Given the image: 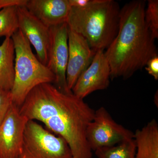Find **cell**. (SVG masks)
Returning <instances> with one entry per match:
<instances>
[{
	"instance_id": "1",
	"label": "cell",
	"mask_w": 158,
	"mask_h": 158,
	"mask_svg": "<svg viewBox=\"0 0 158 158\" xmlns=\"http://www.w3.org/2000/svg\"><path fill=\"white\" fill-rule=\"evenodd\" d=\"M29 120H37L68 143L73 158H92L86 138L87 127L95 110L83 99L65 93L51 83L36 86L19 108Z\"/></svg>"
},
{
	"instance_id": "2",
	"label": "cell",
	"mask_w": 158,
	"mask_h": 158,
	"mask_svg": "<svg viewBox=\"0 0 158 158\" xmlns=\"http://www.w3.org/2000/svg\"><path fill=\"white\" fill-rule=\"evenodd\" d=\"M146 2L135 0L120 9L118 33L105 52L111 79H127L158 56L153 37L144 21Z\"/></svg>"
},
{
	"instance_id": "3",
	"label": "cell",
	"mask_w": 158,
	"mask_h": 158,
	"mask_svg": "<svg viewBox=\"0 0 158 158\" xmlns=\"http://www.w3.org/2000/svg\"><path fill=\"white\" fill-rule=\"evenodd\" d=\"M120 9L114 0H90L83 8L71 7L69 28L83 36L96 52L106 49L118 33Z\"/></svg>"
},
{
	"instance_id": "4",
	"label": "cell",
	"mask_w": 158,
	"mask_h": 158,
	"mask_svg": "<svg viewBox=\"0 0 158 158\" xmlns=\"http://www.w3.org/2000/svg\"><path fill=\"white\" fill-rule=\"evenodd\" d=\"M15 48V80L11 90L12 102L19 108L36 86L55 83L56 77L32 51L31 44L19 29L11 37Z\"/></svg>"
},
{
	"instance_id": "5",
	"label": "cell",
	"mask_w": 158,
	"mask_h": 158,
	"mask_svg": "<svg viewBox=\"0 0 158 158\" xmlns=\"http://www.w3.org/2000/svg\"><path fill=\"white\" fill-rule=\"evenodd\" d=\"M19 158H73L69 145L35 120L26 124Z\"/></svg>"
},
{
	"instance_id": "6",
	"label": "cell",
	"mask_w": 158,
	"mask_h": 158,
	"mask_svg": "<svg viewBox=\"0 0 158 158\" xmlns=\"http://www.w3.org/2000/svg\"><path fill=\"white\" fill-rule=\"evenodd\" d=\"M134 133L118 124L104 107L95 111L93 120L86 131V138L91 151L116 145L134 139Z\"/></svg>"
},
{
	"instance_id": "7",
	"label": "cell",
	"mask_w": 158,
	"mask_h": 158,
	"mask_svg": "<svg viewBox=\"0 0 158 158\" xmlns=\"http://www.w3.org/2000/svg\"><path fill=\"white\" fill-rule=\"evenodd\" d=\"M51 39L46 66L56 77L54 85L65 93L72 92L67 87L66 72L68 63V27L65 23L50 28Z\"/></svg>"
},
{
	"instance_id": "8",
	"label": "cell",
	"mask_w": 158,
	"mask_h": 158,
	"mask_svg": "<svg viewBox=\"0 0 158 158\" xmlns=\"http://www.w3.org/2000/svg\"><path fill=\"white\" fill-rule=\"evenodd\" d=\"M29 119L12 103L0 125V154L3 158H19Z\"/></svg>"
},
{
	"instance_id": "9",
	"label": "cell",
	"mask_w": 158,
	"mask_h": 158,
	"mask_svg": "<svg viewBox=\"0 0 158 158\" xmlns=\"http://www.w3.org/2000/svg\"><path fill=\"white\" fill-rule=\"evenodd\" d=\"M110 64L105 51H97L92 62L79 77L72 91L84 99L94 91L106 89L110 85Z\"/></svg>"
},
{
	"instance_id": "10",
	"label": "cell",
	"mask_w": 158,
	"mask_h": 158,
	"mask_svg": "<svg viewBox=\"0 0 158 158\" xmlns=\"http://www.w3.org/2000/svg\"><path fill=\"white\" fill-rule=\"evenodd\" d=\"M19 29L34 46L37 58L46 65L50 43V28L43 23L26 7H17Z\"/></svg>"
},
{
	"instance_id": "11",
	"label": "cell",
	"mask_w": 158,
	"mask_h": 158,
	"mask_svg": "<svg viewBox=\"0 0 158 158\" xmlns=\"http://www.w3.org/2000/svg\"><path fill=\"white\" fill-rule=\"evenodd\" d=\"M68 42L66 83L69 89L72 90L79 77L92 62L96 52L83 36L69 28Z\"/></svg>"
},
{
	"instance_id": "12",
	"label": "cell",
	"mask_w": 158,
	"mask_h": 158,
	"mask_svg": "<svg viewBox=\"0 0 158 158\" xmlns=\"http://www.w3.org/2000/svg\"><path fill=\"white\" fill-rule=\"evenodd\" d=\"M26 7L49 28L66 23L71 9L69 0H28Z\"/></svg>"
},
{
	"instance_id": "13",
	"label": "cell",
	"mask_w": 158,
	"mask_h": 158,
	"mask_svg": "<svg viewBox=\"0 0 158 158\" xmlns=\"http://www.w3.org/2000/svg\"><path fill=\"white\" fill-rule=\"evenodd\" d=\"M136 158H158V124L153 119L134 133Z\"/></svg>"
},
{
	"instance_id": "14",
	"label": "cell",
	"mask_w": 158,
	"mask_h": 158,
	"mask_svg": "<svg viewBox=\"0 0 158 158\" xmlns=\"http://www.w3.org/2000/svg\"><path fill=\"white\" fill-rule=\"evenodd\" d=\"M15 48L11 37L0 45V88L11 91L15 80Z\"/></svg>"
},
{
	"instance_id": "15",
	"label": "cell",
	"mask_w": 158,
	"mask_h": 158,
	"mask_svg": "<svg viewBox=\"0 0 158 158\" xmlns=\"http://www.w3.org/2000/svg\"><path fill=\"white\" fill-rule=\"evenodd\" d=\"M94 152L98 158H136V147L134 139L113 146L100 148Z\"/></svg>"
},
{
	"instance_id": "16",
	"label": "cell",
	"mask_w": 158,
	"mask_h": 158,
	"mask_svg": "<svg viewBox=\"0 0 158 158\" xmlns=\"http://www.w3.org/2000/svg\"><path fill=\"white\" fill-rule=\"evenodd\" d=\"M19 30L17 7L0 10V37H11Z\"/></svg>"
},
{
	"instance_id": "17",
	"label": "cell",
	"mask_w": 158,
	"mask_h": 158,
	"mask_svg": "<svg viewBox=\"0 0 158 158\" xmlns=\"http://www.w3.org/2000/svg\"><path fill=\"white\" fill-rule=\"evenodd\" d=\"M144 21L153 37L158 38V1L148 0L144 11Z\"/></svg>"
},
{
	"instance_id": "18",
	"label": "cell",
	"mask_w": 158,
	"mask_h": 158,
	"mask_svg": "<svg viewBox=\"0 0 158 158\" xmlns=\"http://www.w3.org/2000/svg\"><path fill=\"white\" fill-rule=\"evenodd\" d=\"M12 103L11 91L0 88V125Z\"/></svg>"
},
{
	"instance_id": "19",
	"label": "cell",
	"mask_w": 158,
	"mask_h": 158,
	"mask_svg": "<svg viewBox=\"0 0 158 158\" xmlns=\"http://www.w3.org/2000/svg\"><path fill=\"white\" fill-rule=\"evenodd\" d=\"M145 70L155 80H158V56L151 58L146 64Z\"/></svg>"
},
{
	"instance_id": "20",
	"label": "cell",
	"mask_w": 158,
	"mask_h": 158,
	"mask_svg": "<svg viewBox=\"0 0 158 158\" xmlns=\"http://www.w3.org/2000/svg\"><path fill=\"white\" fill-rule=\"evenodd\" d=\"M28 0H0V10L12 7H26Z\"/></svg>"
},
{
	"instance_id": "21",
	"label": "cell",
	"mask_w": 158,
	"mask_h": 158,
	"mask_svg": "<svg viewBox=\"0 0 158 158\" xmlns=\"http://www.w3.org/2000/svg\"><path fill=\"white\" fill-rule=\"evenodd\" d=\"M90 0H69L71 7L83 8L89 4Z\"/></svg>"
},
{
	"instance_id": "22",
	"label": "cell",
	"mask_w": 158,
	"mask_h": 158,
	"mask_svg": "<svg viewBox=\"0 0 158 158\" xmlns=\"http://www.w3.org/2000/svg\"><path fill=\"white\" fill-rule=\"evenodd\" d=\"M0 158H3L2 157V156L0 154Z\"/></svg>"
}]
</instances>
